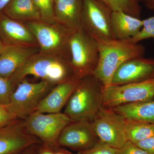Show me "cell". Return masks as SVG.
Wrapping results in <instances>:
<instances>
[{
	"label": "cell",
	"instance_id": "cell-4",
	"mask_svg": "<svg viewBox=\"0 0 154 154\" xmlns=\"http://www.w3.org/2000/svg\"><path fill=\"white\" fill-rule=\"evenodd\" d=\"M69 63L75 78L94 75L99 58L98 42L82 29L72 33L69 41Z\"/></svg>",
	"mask_w": 154,
	"mask_h": 154
},
{
	"label": "cell",
	"instance_id": "cell-11",
	"mask_svg": "<svg viewBox=\"0 0 154 154\" xmlns=\"http://www.w3.org/2000/svg\"><path fill=\"white\" fill-rule=\"evenodd\" d=\"M41 143L38 138L28 132L23 119H17L0 128V154H24Z\"/></svg>",
	"mask_w": 154,
	"mask_h": 154
},
{
	"label": "cell",
	"instance_id": "cell-32",
	"mask_svg": "<svg viewBox=\"0 0 154 154\" xmlns=\"http://www.w3.org/2000/svg\"><path fill=\"white\" fill-rule=\"evenodd\" d=\"M11 0H0V14L3 12Z\"/></svg>",
	"mask_w": 154,
	"mask_h": 154
},
{
	"label": "cell",
	"instance_id": "cell-17",
	"mask_svg": "<svg viewBox=\"0 0 154 154\" xmlns=\"http://www.w3.org/2000/svg\"><path fill=\"white\" fill-rule=\"evenodd\" d=\"M80 80L58 84L39 103L36 111L44 113H57L65 107Z\"/></svg>",
	"mask_w": 154,
	"mask_h": 154
},
{
	"label": "cell",
	"instance_id": "cell-16",
	"mask_svg": "<svg viewBox=\"0 0 154 154\" xmlns=\"http://www.w3.org/2000/svg\"><path fill=\"white\" fill-rule=\"evenodd\" d=\"M54 20L72 31L82 29L83 0H54Z\"/></svg>",
	"mask_w": 154,
	"mask_h": 154
},
{
	"label": "cell",
	"instance_id": "cell-14",
	"mask_svg": "<svg viewBox=\"0 0 154 154\" xmlns=\"http://www.w3.org/2000/svg\"><path fill=\"white\" fill-rule=\"evenodd\" d=\"M0 39L5 45L38 46L36 38L25 23L11 19L3 13L0 14Z\"/></svg>",
	"mask_w": 154,
	"mask_h": 154
},
{
	"label": "cell",
	"instance_id": "cell-27",
	"mask_svg": "<svg viewBox=\"0 0 154 154\" xmlns=\"http://www.w3.org/2000/svg\"><path fill=\"white\" fill-rule=\"evenodd\" d=\"M116 154H149L135 144L127 141L124 145L116 149Z\"/></svg>",
	"mask_w": 154,
	"mask_h": 154
},
{
	"label": "cell",
	"instance_id": "cell-20",
	"mask_svg": "<svg viewBox=\"0 0 154 154\" xmlns=\"http://www.w3.org/2000/svg\"><path fill=\"white\" fill-rule=\"evenodd\" d=\"M111 109L123 116L127 119L154 125V99L122 105Z\"/></svg>",
	"mask_w": 154,
	"mask_h": 154
},
{
	"label": "cell",
	"instance_id": "cell-7",
	"mask_svg": "<svg viewBox=\"0 0 154 154\" xmlns=\"http://www.w3.org/2000/svg\"><path fill=\"white\" fill-rule=\"evenodd\" d=\"M28 132L38 138L42 144L58 146L57 141L64 128L72 120L64 113H44L35 111L23 119Z\"/></svg>",
	"mask_w": 154,
	"mask_h": 154
},
{
	"label": "cell",
	"instance_id": "cell-26",
	"mask_svg": "<svg viewBox=\"0 0 154 154\" xmlns=\"http://www.w3.org/2000/svg\"><path fill=\"white\" fill-rule=\"evenodd\" d=\"M116 149L99 140L92 148L77 154H116Z\"/></svg>",
	"mask_w": 154,
	"mask_h": 154
},
{
	"label": "cell",
	"instance_id": "cell-22",
	"mask_svg": "<svg viewBox=\"0 0 154 154\" xmlns=\"http://www.w3.org/2000/svg\"><path fill=\"white\" fill-rule=\"evenodd\" d=\"M113 11H122L140 18L141 8L138 0H99Z\"/></svg>",
	"mask_w": 154,
	"mask_h": 154
},
{
	"label": "cell",
	"instance_id": "cell-18",
	"mask_svg": "<svg viewBox=\"0 0 154 154\" xmlns=\"http://www.w3.org/2000/svg\"><path fill=\"white\" fill-rule=\"evenodd\" d=\"M143 21L122 11H113L111 28L116 39L128 41L134 37L142 28Z\"/></svg>",
	"mask_w": 154,
	"mask_h": 154
},
{
	"label": "cell",
	"instance_id": "cell-25",
	"mask_svg": "<svg viewBox=\"0 0 154 154\" xmlns=\"http://www.w3.org/2000/svg\"><path fill=\"white\" fill-rule=\"evenodd\" d=\"M16 88L10 79L0 77V105L5 106L9 104Z\"/></svg>",
	"mask_w": 154,
	"mask_h": 154
},
{
	"label": "cell",
	"instance_id": "cell-19",
	"mask_svg": "<svg viewBox=\"0 0 154 154\" xmlns=\"http://www.w3.org/2000/svg\"><path fill=\"white\" fill-rule=\"evenodd\" d=\"M3 13L11 19L23 23L42 21L32 0H11Z\"/></svg>",
	"mask_w": 154,
	"mask_h": 154
},
{
	"label": "cell",
	"instance_id": "cell-34",
	"mask_svg": "<svg viewBox=\"0 0 154 154\" xmlns=\"http://www.w3.org/2000/svg\"><path fill=\"white\" fill-rule=\"evenodd\" d=\"M5 45L3 43L2 40L0 39V54L1 53L3 49H4L5 46Z\"/></svg>",
	"mask_w": 154,
	"mask_h": 154
},
{
	"label": "cell",
	"instance_id": "cell-8",
	"mask_svg": "<svg viewBox=\"0 0 154 154\" xmlns=\"http://www.w3.org/2000/svg\"><path fill=\"white\" fill-rule=\"evenodd\" d=\"M104 107L113 108L126 104L154 99V78L140 82L110 85L103 89Z\"/></svg>",
	"mask_w": 154,
	"mask_h": 154
},
{
	"label": "cell",
	"instance_id": "cell-24",
	"mask_svg": "<svg viewBox=\"0 0 154 154\" xmlns=\"http://www.w3.org/2000/svg\"><path fill=\"white\" fill-rule=\"evenodd\" d=\"M142 21V28L140 31L128 41L131 43H137L144 39H154V16L143 19Z\"/></svg>",
	"mask_w": 154,
	"mask_h": 154
},
{
	"label": "cell",
	"instance_id": "cell-12",
	"mask_svg": "<svg viewBox=\"0 0 154 154\" xmlns=\"http://www.w3.org/2000/svg\"><path fill=\"white\" fill-rule=\"evenodd\" d=\"M99 141L92 122L82 120L72 121L68 124L61 133L57 145L78 152L92 148Z\"/></svg>",
	"mask_w": 154,
	"mask_h": 154
},
{
	"label": "cell",
	"instance_id": "cell-13",
	"mask_svg": "<svg viewBox=\"0 0 154 154\" xmlns=\"http://www.w3.org/2000/svg\"><path fill=\"white\" fill-rule=\"evenodd\" d=\"M154 78V58L140 57L125 62L116 70L112 85L140 82Z\"/></svg>",
	"mask_w": 154,
	"mask_h": 154
},
{
	"label": "cell",
	"instance_id": "cell-9",
	"mask_svg": "<svg viewBox=\"0 0 154 154\" xmlns=\"http://www.w3.org/2000/svg\"><path fill=\"white\" fill-rule=\"evenodd\" d=\"M126 119L111 108L103 107L92 122L99 140L118 149L127 141L125 131Z\"/></svg>",
	"mask_w": 154,
	"mask_h": 154
},
{
	"label": "cell",
	"instance_id": "cell-29",
	"mask_svg": "<svg viewBox=\"0 0 154 154\" xmlns=\"http://www.w3.org/2000/svg\"><path fill=\"white\" fill-rule=\"evenodd\" d=\"M18 119L6 109L5 107L0 105V128L5 127Z\"/></svg>",
	"mask_w": 154,
	"mask_h": 154
},
{
	"label": "cell",
	"instance_id": "cell-10",
	"mask_svg": "<svg viewBox=\"0 0 154 154\" xmlns=\"http://www.w3.org/2000/svg\"><path fill=\"white\" fill-rule=\"evenodd\" d=\"M112 11L99 0H83V29L96 39H115L111 28Z\"/></svg>",
	"mask_w": 154,
	"mask_h": 154
},
{
	"label": "cell",
	"instance_id": "cell-1",
	"mask_svg": "<svg viewBox=\"0 0 154 154\" xmlns=\"http://www.w3.org/2000/svg\"><path fill=\"white\" fill-rule=\"evenodd\" d=\"M28 75L54 86L77 79L68 60L61 56L39 52L26 61L9 79L16 87Z\"/></svg>",
	"mask_w": 154,
	"mask_h": 154
},
{
	"label": "cell",
	"instance_id": "cell-5",
	"mask_svg": "<svg viewBox=\"0 0 154 154\" xmlns=\"http://www.w3.org/2000/svg\"><path fill=\"white\" fill-rule=\"evenodd\" d=\"M24 23L36 38L39 52L61 56L69 61V41L74 31L56 22L32 21Z\"/></svg>",
	"mask_w": 154,
	"mask_h": 154
},
{
	"label": "cell",
	"instance_id": "cell-15",
	"mask_svg": "<svg viewBox=\"0 0 154 154\" xmlns=\"http://www.w3.org/2000/svg\"><path fill=\"white\" fill-rule=\"evenodd\" d=\"M39 52L38 46L5 45L0 54V77L10 79L26 61Z\"/></svg>",
	"mask_w": 154,
	"mask_h": 154
},
{
	"label": "cell",
	"instance_id": "cell-23",
	"mask_svg": "<svg viewBox=\"0 0 154 154\" xmlns=\"http://www.w3.org/2000/svg\"><path fill=\"white\" fill-rule=\"evenodd\" d=\"M54 0H32L40 14L42 22L52 23L54 20Z\"/></svg>",
	"mask_w": 154,
	"mask_h": 154
},
{
	"label": "cell",
	"instance_id": "cell-21",
	"mask_svg": "<svg viewBox=\"0 0 154 154\" xmlns=\"http://www.w3.org/2000/svg\"><path fill=\"white\" fill-rule=\"evenodd\" d=\"M125 131L128 140L136 144L154 135V125L126 119Z\"/></svg>",
	"mask_w": 154,
	"mask_h": 154
},
{
	"label": "cell",
	"instance_id": "cell-31",
	"mask_svg": "<svg viewBox=\"0 0 154 154\" xmlns=\"http://www.w3.org/2000/svg\"><path fill=\"white\" fill-rule=\"evenodd\" d=\"M40 144H41L36 145L32 147V148L28 150L27 152H25L24 154H37L38 147Z\"/></svg>",
	"mask_w": 154,
	"mask_h": 154
},
{
	"label": "cell",
	"instance_id": "cell-2",
	"mask_svg": "<svg viewBox=\"0 0 154 154\" xmlns=\"http://www.w3.org/2000/svg\"><path fill=\"white\" fill-rule=\"evenodd\" d=\"M99 51L98 66L94 72L104 88L111 85L113 75L125 62L143 57L145 48L142 45L116 39H96Z\"/></svg>",
	"mask_w": 154,
	"mask_h": 154
},
{
	"label": "cell",
	"instance_id": "cell-30",
	"mask_svg": "<svg viewBox=\"0 0 154 154\" xmlns=\"http://www.w3.org/2000/svg\"><path fill=\"white\" fill-rule=\"evenodd\" d=\"M138 146L149 154H154V135L136 143Z\"/></svg>",
	"mask_w": 154,
	"mask_h": 154
},
{
	"label": "cell",
	"instance_id": "cell-6",
	"mask_svg": "<svg viewBox=\"0 0 154 154\" xmlns=\"http://www.w3.org/2000/svg\"><path fill=\"white\" fill-rule=\"evenodd\" d=\"M55 86L41 80L31 83L25 79L18 83L5 107L18 119H25L36 111L39 103Z\"/></svg>",
	"mask_w": 154,
	"mask_h": 154
},
{
	"label": "cell",
	"instance_id": "cell-28",
	"mask_svg": "<svg viewBox=\"0 0 154 154\" xmlns=\"http://www.w3.org/2000/svg\"><path fill=\"white\" fill-rule=\"evenodd\" d=\"M37 154H72L63 147L57 146L49 147L42 143L39 146Z\"/></svg>",
	"mask_w": 154,
	"mask_h": 154
},
{
	"label": "cell",
	"instance_id": "cell-35",
	"mask_svg": "<svg viewBox=\"0 0 154 154\" xmlns=\"http://www.w3.org/2000/svg\"></svg>",
	"mask_w": 154,
	"mask_h": 154
},
{
	"label": "cell",
	"instance_id": "cell-3",
	"mask_svg": "<svg viewBox=\"0 0 154 154\" xmlns=\"http://www.w3.org/2000/svg\"><path fill=\"white\" fill-rule=\"evenodd\" d=\"M103 89L94 75L83 78L71 95L63 113L72 121L92 122L104 107Z\"/></svg>",
	"mask_w": 154,
	"mask_h": 154
},
{
	"label": "cell",
	"instance_id": "cell-33",
	"mask_svg": "<svg viewBox=\"0 0 154 154\" xmlns=\"http://www.w3.org/2000/svg\"><path fill=\"white\" fill-rule=\"evenodd\" d=\"M144 2L147 8L150 10H154V0H144Z\"/></svg>",
	"mask_w": 154,
	"mask_h": 154
}]
</instances>
